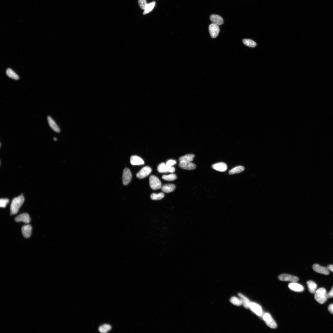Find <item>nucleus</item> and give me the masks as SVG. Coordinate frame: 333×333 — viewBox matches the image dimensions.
I'll list each match as a JSON object with an SVG mask.
<instances>
[{
  "mask_svg": "<svg viewBox=\"0 0 333 333\" xmlns=\"http://www.w3.org/2000/svg\"><path fill=\"white\" fill-rule=\"evenodd\" d=\"M9 202L8 199H1L0 200V206L1 208H5Z\"/></svg>",
  "mask_w": 333,
  "mask_h": 333,
  "instance_id": "nucleus-32",
  "label": "nucleus"
},
{
  "mask_svg": "<svg viewBox=\"0 0 333 333\" xmlns=\"http://www.w3.org/2000/svg\"><path fill=\"white\" fill-rule=\"evenodd\" d=\"M157 170L159 173H164L168 172V166L166 164L162 163L160 164L157 166Z\"/></svg>",
  "mask_w": 333,
  "mask_h": 333,
  "instance_id": "nucleus-26",
  "label": "nucleus"
},
{
  "mask_svg": "<svg viewBox=\"0 0 333 333\" xmlns=\"http://www.w3.org/2000/svg\"><path fill=\"white\" fill-rule=\"evenodd\" d=\"M328 310L330 312L333 314V304H331L330 305L328 308Z\"/></svg>",
  "mask_w": 333,
  "mask_h": 333,
  "instance_id": "nucleus-37",
  "label": "nucleus"
},
{
  "mask_svg": "<svg viewBox=\"0 0 333 333\" xmlns=\"http://www.w3.org/2000/svg\"><path fill=\"white\" fill-rule=\"evenodd\" d=\"M249 309L257 316H260L262 314V311L260 306L255 303L251 302Z\"/></svg>",
  "mask_w": 333,
  "mask_h": 333,
  "instance_id": "nucleus-10",
  "label": "nucleus"
},
{
  "mask_svg": "<svg viewBox=\"0 0 333 333\" xmlns=\"http://www.w3.org/2000/svg\"><path fill=\"white\" fill-rule=\"evenodd\" d=\"M47 120L50 127L54 131L57 133L60 132L61 131L59 127L51 116H48Z\"/></svg>",
  "mask_w": 333,
  "mask_h": 333,
  "instance_id": "nucleus-15",
  "label": "nucleus"
},
{
  "mask_svg": "<svg viewBox=\"0 0 333 333\" xmlns=\"http://www.w3.org/2000/svg\"><path fill=\"white\" fill-rule=\"evenodd\" d=\"M138 3L140 8L144 10L147 4L146 0H138Z\"/></svg>",
  "mask_w": 333,
  "mask_h": 333,
  "instance_id": "nucleus-33",
  "label": "nucleus"
},
{
  "mask_svg": "<svg viewBox=\"0 0 333 333\" xmlns=\"http://www.w3.org/2000/svg\"><path fill=\"white\" fill-rule=\"evenodd\" d=\"M24 197L21 195L15 198L13 200L10 206V215L17 214L19 209L24 203Z\"/></svg>",
  "mask_w": 333,
  "mask_h": 333,
  "instance_id": "nucleus-1",
  "label": "nucleus"
},
{
  "mask_svg": "<svg viewBox=\"0 0 333 333\" xmlns=\"http://www.w3.org/2000/svg\"><path fill=\"white\" fill-rule=\"evenodd\" d=\"M278 278L281 281H290L293 282H296L299 281V278L297 277L287 274H283L279 276Z\"/></svg>",
  "mask_w": 333,
  "mask_h": 333,
  "instance_id": "nucleus-8",
  "label": "nucleus"
},
{
  "mask_svg": "<svg viewBox=\"0 0 333 333\" xmlns=\"http://www.w3.org/2000/svg\"><path fill=\"white\" fill-rule=\"evenodd\" d=\"M176 189L175 185L173 184H167L163 185L161 187V190L165 193H168L173 192Z\"/></svg>",
  "mask_w": 333,
  "mask_h": 333,
  "instance_id": "nucleus-19",
  "label": "nucleus"
},
{
  "mask_svg": "<svg viewBox=\"0 0 333 333\" xmlns=\"http://www.w3.org/2000/svg\"><path fill=\"white\" fill-rule=\"evenodd\" d=\"M149 184L150 187L153 190H157L161 188L162 183L156 176L152 175L150 177Z\"/></svg>",
  "mask_w": 333,
  "mask_h": 333,
  "instance_id": "nucleus-3",
  "label": "nucleus"
},
{
  "mask_svg": "<svg viewBox=\"0 0 333 333\" xmlns=\"http://www.w3.org/2000/svg\"><path fill=\"white\" fill-rule=\"evenodd\" d=\"M30 220L29 215L27 213L21 214L15 218V222H22L25 223H29Z\"/></svg>",
  "mask_w": 333,
  "mask_h": 333,
  "instance_id": "nucleus-12",
  "label": "nucleus"
},
{
  "mask_svg": "<svg viewBox=\"0 0 333 333\" xmlns=\"http://www.w3.org/2000/svg\"><path fill=\"white\" fill-rule=\"evenodd\" d=\"M313 270L316 272L322 274L329 275L330 271L327 267H322L318 264H314L313 266Z\"/></svg>",
  "mask_w": 333,
  "mask_h": 333,
  "instance_id": "nucleus-9",
  "label": "nucleus"
},
{
  "mask_svg": "<svg viewBox=\"0 0 333 333\" xmlns=\"http://www.w3.org/2000/svg\"><path fill=\"white\" fill-rule=\"evenodd\" d=\"M231 303L234 305L239 306L242 304V302L241 299L237 297H233L230 300Z\"/></svg>",
  "mask_w": 333,
  "mask_h": 333,
  "instance_id": "nucleus-31",
  "label": "nucleus"
},
{
  "mask_svg": "<svg viewBox=\"0 0 333 333\" xmlns=\"http://www.w3.org/2000/svg\"><path fill=\"white\" fill-rule=\"evenodd\" d=\"M164 197V194L163 193L161 192L158 194H156L153 193L152 194L150 197L151 199L153 200H159L162 199Z\"/></svg>",
  "mask_w": 333,
  "mask_h": 333,
  "instance_id": "nucleus-27",
  "label": "nucleus"
},
{
  "mask_svg": "<svg viewBox=\"0 0 333 333\" xmlns=\"http://www.w3.org/2000/svg\"><path fill=\"white\" fill-rule=\"evenodd\" d=\"M6 73L7 76L9 78L15 80H18L19 77L18 75L10 68L7 69Z\"/></svg>",
  "mask_w": 333,
  "mask_h": 333,
  "instance_id": "nucleus-24",
  "label": "nucleus"
},
{
  "mask_svg": "<svg viewBox=\"0 0 333 333\" xmlns=\"http://www.w3.org/2000/svg\"><path fill=\"white\" fill-rule=\"evenodd\" d=\"M327 268L329 270L333 272V265H330L327 267Z\"/></svg>",
  "mask_w": 333,
  "mask_h": 333,
  "instance_id": "nucleus-38",
  "label": "nucleus"
},
{
  "mask_svg": "<svg viewBox=\"0 0 333 333\" xmlns=\"http://www.w3.org/2000/svg\"><path fill=\"white\" fill-rule=\"evenodd\" d=\"M243 42L245 45L250 47L254 48L256 45V42L250 39H243Z\"/></svg>",
  "mask_w": 333,
  "mask_h": 333,
  "instance_id": "nucleus-29",
  "label": "nucleus"
},
{
  "mask_svg": "<svg viewBox=\"0 0 333 333\" xmlns=\"http://www.w3.org/2000/svg\"><path fill=\"white\" fill-rule=\"evenodd\" d=\"M288 287L291 290L296 292H302L304 290V288L301 285L295 282L290 283Z\"/></svg>",
  "mask_w": 333,
  "mask_h": 333,
  "instance_id": "nucleus-13",
  "label": "nucleus"
},
{
  "mask_svg": "<svg viewBox=\"0 0 333 333\" xmlns=\"http://www.w3.org/2000/svg\"><path fill=\"white\" fill-rule=\"evenodd\" d=\"M130 163L133 165H141L144 164L143 160L136 155H133L130 158Z\"/></svg>",
  "mask_w": 333,
  "mask_h": 333,
  "instance_id": "nucleus-18",
  "label": "nucleus"
},
{
  "mask_svg": "<svg viewBox=\"0 0 333 333\" xmlns=\"http://www.w3.org/2000/svg\"><path fill=\"white\" fill-rule=\"evenodd\" d=\"M151 168L148 166L143 168L136 174L137 178L142 179L148 176L152 172Z\"/></svg>",
  "mask_w": 333,
  "mask_h": 333,
  "instance_id": "nucleus-6",
  "label": "nucleus"
},
{
  "mask_svg": "<svg viewBox=\"0 0 333 333\" xmlns=\"http://www.w3.org/2000/svg\"><path fill=\"white\" fill-rule=\"evenodd\" d=\"M21 230L22 234L24 238H28L30 237L32 231V227L30 225H24L22 227Z\"/></svg>",
  "mask_w": 333,
  "mask_h": 333,
  "instance_id": "nucleus-17",
  "label": "nucleus"
},
{
  "mask_svg": "<svg viewBox=\"0 0 333 333\" xmlns=\"http://www.w3.org/2000/svg\"><path fill=\"white\" fill-rule=\"evenodd\" d=\"M176 163V160H170L166 162V164L167 166H172Z\"/></svg>",
  "mask_w": 333,
  "mask_h": 333,
  "instance_id": "nucleus-34",
  "label": "nucleus"
},
{
  "mask_svg": "<svg viewBox=\"0 0 333 333\" xmlns=\"http://www.w3.org/2000/svg\"><path fill=\"white\" fill-rule=\"evenodd\" d=\"M213 169L220 172H224L227 169L226 164L223 162H220L214 164L212 165Z\"/></svg>",
  "mask_w": 333,
  "mask_h": 333,
  "instance_id": "nucleus-16",
  "label": "nucleus"
},
{
  "mask_svg": "<svg viewBox=\"0 0 333 333\" xmlns=\"http://www.w3.org/2000/svg\"><path fill=\"white\" fill-rule=\"evenodd\" d=\"M155 5V2L147 4L145 7L143 14L144 15H146L151 12L154 9Z\"/></svg>",
  "mask_w": 333,
  "mask_h": 333,
  "instance_id": "nucleus-25",
  "label": "nucleus"
},
{
  "mask_svg": "<svg viewBox=\"0 0 333 333\" xmlns=\"http://www.w3.org/2000/svg\"><path fill=\"white\" fill-rule=\"evenodd\" d=\"M209 34L212 38H216L218 36L220 31V28L218 25L211 24L209 25L208 28Z\"/></svg>",
  "mask_w": 333,
  "mask_h": 333,
  "instance_id": "nucleus-7",
  "label": "nucleus"
},
{
  "mask_svg": "<svg viewBox=\"0 0 333 333\" xmlns=\"http://www.w3.org/2000/svg\"><path fill=\"white\" fill-rule=\"evenodd\" d=\"M315 294V300L320 304L325 303L328 299L326 290L324 288H320L316 290Z\"/></svg>",
  "mask_w": 333,
  "mask_h": 333,
  "instance_id": "nucleus-2",
  "label": "nucleus"
},
{
  "mask_svg": "<svg viewBox=\"0 0 333 333\" xmlns=\"http://www.w3.org/2000/svg\"><path fill=\"white\" fill-rule=\"evenodd\" d=\"M263 319L266 325L270 328L272 329L277 328V325L270 314L268 313L265 314L263 316Z\"/></svg>",
  "mask_w": 333,
  "mask_h": 333,
  "instance_id": "nucleus-4",
  "label": "nucleus"
},
{
  "mask_svg": "<svg viewBox=\"0 0 333 333\" xmlns=\"http://www.w3.org/2000/svg\"><path fill=\"white\" fill-rule=\"evenodd\" d=\"M111 329V326L108 324H105L99 327V330L102 333H106L109 332Z\"/></svg>",
  "mask_w": 333,
  "mask_h": 333,
  "instance_id": "nucleus-28",
  "label": "nucleus"
},
{
  "mask_svg": "<svg viewBox=\"0 0 333 333\" xmlns=\"http://www.w3.org/2000/svg\"><path fill=\"white\" fill-rule=\"evenodd\" d=\"M238 295L242 302L244 307L247 309L249 308L251 303L250 301L242 294L239 293Z\"/></svg>",
  "mask_w": 333,
  "mask_h": 333,
  "instance_id": "nucleus-20",
  "label": "nucleus"
},
{
  "mask_svg": "<svg viewBox=\"0 0 333 333\" xmlns=\"http://www.w3.org/2000/svg\"><path fill=\"white\" fill-rule=\"evenodd\" d=\"M327 297L328 298H331L333 297V287H332L331 291L327 294Z\"/></svg>",
  "mask_w": 333,
  "mask_h": 333,
  "instance_id": "nucleus-36",
  "label": "nucleus"
},
{
  "mask_svg": "<svg viewBox=\"0 0 333 333\" xmlns=\"http://www.w3.org/2000/svg\"><path fill=\"white\" fill-rule=\"evenodd\" d=\"M181 169L186 170H193L196 168V165L191 162H181L179 164Z\"/></svg>",
  "mask_w": 333,
  "mask_h": 333,
  "instance_id": "nucleus-11",
  "label": "nucleus"
},
{
  "mask_svg": "<svg viewBox=\"0 0 333 333\" xmlns=\"http://www.w3.org/2000/svg\"><path fill=\"white\" fill-rule=\"evenodd\" d=\"M244 169V166H238L229 171V174L231 175L240 173L243 171Z\"/></svg>",
  "mask_w": 333,
  "mask_h": 333,
  "instance_id": "nucleus-23",
  "label": "nucleus"
},
{
  "mask_svg": "<svg viewBox=\"0 0 333 333\" xmlns=\"http://www.w3.org/2000/svg\"><path fill=\"white\" fill-rule=\"evenodd\" d=\"M168 172L173 173L175 171V168L172 166H167Z\"/></svg>",
  "mask_w": 333,
  "mask_h": 333,
  "instance_id": "nucleus-35",
  "label": "nucleus"
},
{
  "mask_svg": "<svg viewBox=\"0 0 333 333\" xmlns=\"http://www.w3.org/2000/svg\"><path fill=\"white\" fill-rule=\"evenodd\" d=\"M307 285L310 292L312 294H314L317 288V285L313 281H308L307 283Z\"/></svg>",
  "mask_w": 333,
  "mask_h": 333,
  "instance_id": "nucleus-21",
  "label": "nucleus"
},
{
  "mask_svg": "<svg viewBox=\"0 0 333 333\" xmlns=\"http://www.w3.org/2000/svg\"><path fill=\"white\" fill-rule=\"evenodd\" d=\"M210 19L213 24H216L218 26L223 24L224 21L222 18L219 15L213 14L211 15Z\"/></svg>",
  "mask_w": 333,
  "mask_h": 333,
  "instance_id": "nucleus-14",
  "label": "nucleus"
},
{
  "mask_svg": "<svg viewBox=\"0 0 333 333\" xmlns=\"http://www.w3.org/2000/svg\"><path fill=\"white\" fill-rule=\"evenodd\" d=\"M195 157V155L192 154L185 155L180 157L179 159L180 162H192Z\"/></svg>",
  "mask_w": 333,
  "mask_h": 333,
  "instance_id": "nucleus-22",
  "label": "nucleus"
},
{
  "mask_svg": "<svg viewBox=\"0 0 333 333\" xmlns=\"http://www.w3.org/2000/svg\"><path fill=\"white\" fill-rule=\"evenodd\" d=\"M53 139H54V140L55 141H57V138H54Z\"/></svg>",
  "mask_w": 333,
  "mask_h": 333,
  "instance_id": "nucleus-39",
  "label": "nucleus"
},
{
  "mask_svg": "<svg viewBox=\"0 0 333 333\" xmlns=\"http://www.w3.org/2000/svg\"><path fill=\"white\" fill-rule=\"evenodd\" d=\"M177 178V176L174 174H171L169 175H164L162 176V178L163 180L168 181H174L176 180Z\"/></svg>",
  "mask_w": 333,
  "mask_h": 333,
  "instance_id": "nucleus-30",
  "label": "nucleus"
},
{
  "mask_svg": "<svg viewBox=\"0 0 333 333\" xmlns=\"http://www.w3.org/2000/svg\"><path fill=\"white\" fill-rule=\"evenodd\" d=\"M132 178V174L129 169L125 168L123 170L122 177L123 184L127 185L130 183Z\"/></svg>",
  "mask_w": 333,
  "mask_h": 333,
  "instance_id": "nucleus-5",
  "label": "nucleus"
}]
</instances>
